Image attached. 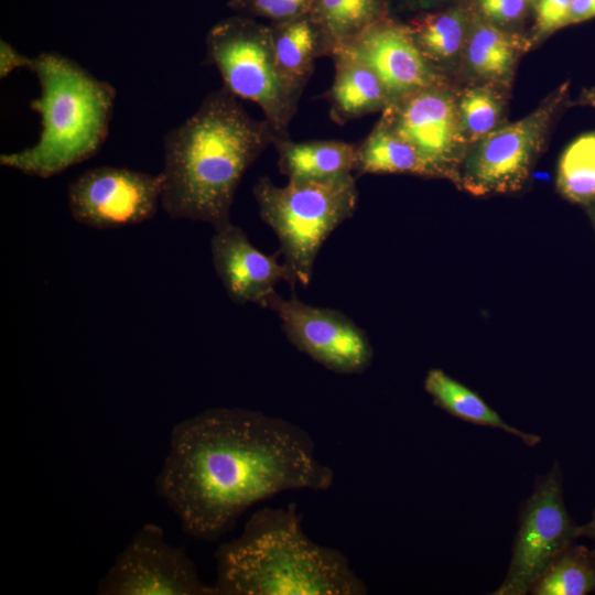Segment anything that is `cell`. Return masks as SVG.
Segmentation results:
<instances>
[{
	"instance_id": "cell-31",
	"label": "cell",
	"mask_w": 595,
	"mask_h": 595,
	"mask_svg": "<svg viewBox=\"0 0 595 595\" xmlns=\"http://www.w3.org/2000/svg\"><path fill=\"white\" fill-rule=\"evenodd\" d=\"M577 537L588 538L594 542L593 553L595 555V509L592 512L591 520L582 526H578Z\"/></svg>"
},
{
	"instance_id": "cell-2",
	"label": "cell",
	"mask_w": 595,
	"mask_h": 595,
	"mask_svg": "<svg viewBox=\"0 0 595 595\" xmlns=\"http://www.w3.org/2000/svg\"><path fill=\"white\" fill-rule=\"evenodd\" d=\"M275 140L268 121L252 118L226 88L209 93L163 137L162 209L214 229L229 224L242 176Z\"/></svg>"
},
{
	"instance_id": "cell-29",
	"label": "cell",
	"mask_w": 595,
	"mask_h": 595,
	"mask_svg": "<svg viewBox=\"0 0 595 595\" xmlns=\"http://www.w3.org/2000/svg\"><path fill=\"white\" fill-rule=\"evenodd\" d=\"M33 57L20 53L15 47L4 40L0 41V78L3 79L18 68L31 71Z\"/></svg>"
},
{
	"instance_id": "cell-4",
	"label": "cell",
	"mask_w": 595,
	"mask_h": 595,
	"mask_svg": "<svg viewBox=\"0 0 595 595\" xmlns=\"http://www.w3.org/2000/svg\"><path fill=\"white\" fill-rule=\"evenodd\" d=\"M40 86L30 108L41 119L37 141L2 153L0 164L23 174L50 178L93 158L105 143L117 91L76 61L57 52L33 57Z\"/></svg>"
},
{
	"instance_id": "cell-6",
	"label": "cell",
	"mask_w": 595,
	"mask_h": 595,
	"mask_svg": "<svg viewBox=\"0 0 595 595\" xmlns=\"http://www.w3.org/2000/svg\"><path fill=\"white\" fill-rule=\"evenodd\" d=\"M206 60L224 88L261 109L277 139L289 137L298 104L278 71L270 25L240 14L217 22L206 36Z\"/></svg>"
},
{
	"instance_id": "cell-30",
	"label": "cell",
	"mask_w": 595,
	"mask_h": 595,
	"mask_svg": "<svg viewBox=\"0 0 595 595\" xmlns=\"http://www.w3.org/2000/svg\"><path fill=\"white\" fill-rule=\"evenodd\" d=\"M595 18V0H573L569 25L588 21Z\"/></svg>"
},
{
	"instance_id": "cell-9",
	"label": "cell",
	"mask_w": 595,
	"mask_h": 595,
	"mask_svg": "<svg viewBox=\"0 0 595 595\" xmlns=\"http://www.w3.org/2000/svg\"><path fill=\"white\" fill-rule=\"evenodd\" d=\"M99 595H215L185 549L171 544L163 528L143 524L99 581Z\"/></svg>"
},
{
	"instance_id": "cell-11",
	"label": "cell",
	"mask_w": 595,
	"mask_h": 595,
	"mask_svg": "<svg viewBox=\"0 0 595 595\" xmlns=\"http://www.w3.org/2000/svg\"><path fill=\"white\" fill-rule=\"evenodd\" d=\"M163 177L121 166L84 171L67 188L74 220L95 229H115L150 220L161 206Z\"/></svg>"
},
{
	"instance_id": "cell-15",
	"label": "cell",
	"mask_w": 595,
	"mask_h": 595,
	"mask_svg": "<svg viewBox=\"0 0 595 595\" xmlns=\"http://www.w3.org/2000/svg\"><path fill=\"white\" fill-rule=\"evenodd\" d=\"M277 67L298 104L318 57L331 56L328 44L310 14L270 25Z\"/></svg>"
},
{
	"instance_id": "cell-25",
	"label": "cell",
	"mask_w": 595,
	"mask_h": 595,
	"mask_svg": "<svg viewBox=\"0 0 595 595\" xmlns=\"http://www.w3.org/2000/svg\"><path fill=\"white\" fill-rule=\"evenodd\" d=\"M457 109L467 143H475L500 127L501 98L489 85L464 89L457 98Z\"/></svg>"
},
{
	"instance_id": "cell-17",
	"label": "cell",
	"mask_w": 595,
	"mask_h": 595,
	"mask_svg": "<svg viewBox=\"0 0 595 595\" xmlns=\"http://www.w3.org/2000/svg\"><path fill=\"white\" fill-rule=\"evenodd\" d=\"M278 166L288 180H325L353 174L357 145L338 140L294 142L286 138L273 143Z\"/></svg>"
},
{
	"instance_id": "cell-34",
	"label": "cell",
	"mask_w": 595,
	"mask_h": 595,
	"mask_svg": "<svg viewBox=\"0 0 595 595\" xmlns=\"http://www.w3.org/2000/svg\"><path fill=\"white\" fill-rule=\"evenodd\" d=\"M411 1L418 2V3H428V2H430L432 0H411Z\"/></svg>"
},
{
	"instance_id": "cell-18",
	"label": "cell",
	"mask_w": 595,
	"mask_h": 595,
	"mask_svg": "<svg viewBox=\"0 0 595 595\" xmlns=\"http://www.w3.org/2000/svg\"><path fill=\"white\" fill-rule=\"evenodd\" d=\"M424 389L436 407L464 422L501 430L519 437L530 447L538 445L541 441L540 436L508 424L477 392L442 369L434 368L428 371Z\"/></svg>"
},
{
	"instance_id": "cell-32",
	"label": "cell",
	"mask_w": 595,
	"mask_h": 595,
	"mask_svg": "<svg viewBox=\"0 0 595 595\" xmlns=\"http://www.w3.org/2000/svg\"><path fill=\"white\" fill-rule=\"evenodd\" d=\"M580 102L583 105L591 106L595 109V87L585 89L581 94Z\"/></svg>"
},
{
	"instance_id": "cell-27",
	"label": "cell",
	"mask_w": 595,
	"mask_h": 595,
	"mask_svg": "<svg viewBox=\"0 0 595 595\" xmlns=\"http://www.w3.org/2000/svg\"><path fill=\"white\" fill-rule=\"evenodd\" d=\"M573 0H538L536 8L534 40L543 39L569 25Z\"/></svg>"
},
{
	"instance_id": "cell-33",
	"label": "cell",
	"mask_w": 595,
	"mask_h": 595,
	"mask_svg": "<svg viewBox=\"0 0 595 595\" xmlns=\"http://www.w3.org/2000/svg\"><path fill=\"white\" fill-rule=\"evenodd\" d=\"M586 208L588 209V214L593 220V224L595 226V202H593L592 204H589L588 206H586Z\"/></svg>"
},
{
	"instance_id": "cell-19",
	"label": "cell",
	"mask_w": 595,
	"mask_h": 595,
	"mask_svg": "<svg viewBox=\"0 0 595 595\" xmlns=\"http://www.w3.org/2000/svg\"><path fill=\"white\" fill-rule=\"evenodd\" d=\"M354 172L358 175L412 174L426 177L437 176L415 148L379 121L365 140L357 145Z\"/></svg>"
},
{
	"instance_id": "cell-8",
	"label": "cell",
	"mask_w": 595,
	"mask_h": 595,
	"mask_svg": "<svg viewBox=\"0 0 595 595\" xmlns=\"http://www.w3.org/2000/svg\"><path fill=\"white\" fill-rule=\"evenodd\" d=\"M562 482L558 463L536 480L531 496L520 508L506 577L491 594L530 593L549 564L578 538V524L564 502Z\"/></svg>"
},
{
	"instance_id": "cell-22",
	"label": "cell",
	"mask_w": 595,
	"mask_h": 595,
	"mask_svg": "<svg viewBox=\"0 0 595 595\" xmlns=\"http://www.w3.org/2000/svg\"><path fill=\"white\" fill-rule=\"evenodd\" d=\"M425 58L442 72L455 62L466 44V26L458 11L426 14L408 25Z\"/></svg>"
},
{
	"instance_id": "cell-13",
	"label": "cell",
	"mask_w": 595,
	"mask_h": 595,
	"mask_svg": "<svg viewBox=\"0 0 595 595\" xmlns=\"http://www.w3.org/2000/svg\"><path fill=\"white\" fill-rule=\"evenodd\" d=\"M336 51L368 66L382 83L390 102L419 89L446 85L444 74L425 58L409 28L388 19Z\"/></svg>"
},
{
	"instance_id": "cell-1",
	"label": "cell",
	"mask_w": 595,
	"mask_h": 595,
	"mask_svg": "<svg viewBox=\"0 0 595 595\" xmlns=\"http://www.w3.org/2000/svg\"><path fill=\"white\" fill-rule=\"evenodd\" d=\"M334 479L303 428L219 407L173 426L154 486L185 533L215 541L253 505L290 490L324 491Z\"/></svg>"
},
{
	"instance_id": "cell-26",
	"label": "cell",
	"mask_w": 595,
	"mask_h": 595,
	"mask_svg": "<svg viewBox=\"0 0 595 595\" xmlns=\"http://www.w3.org/2000/svg\"><path fill=\"white\" fill-rule=\"evenodd\" d=\"M314 0H230L228 6L245 17H258L281 23L310 12Z\"/></svg>"
},
{
	"instance_id": "cell-21",
	"label": "cell",
	"mask_w": 595,
	"mask_h": 595,
	"mask_svg": "<svg viewBox=\"0 0 595 595\" xmlns=\"http://www.w3.org/2000/svg\"><path fill=\"white\" fill-rule=\"evenodd\" d=\"M522 45L518 37L488 22L476 24L467 36L465 57L469 69L486 80L507 78Z\"/></svg>"
},
{
	"instance_id": "cell-16",
	"label": "cell",
	"mask_w": 595,
	"mask_h": 595,
	"mask_svg": "<svg viewBox=\"0 0 595 595\" xmlns=\"http://www.w3.org/2000/svg\"><path fill=\"white\" fill-rule=\"evenodd\" d=\"M331 58L335 76L326 98L332 119L338 125L382 111L390 97L378 76L359 60L336 51Z\"/></svg>"
},
{
	"instance_id": "cell-35",
	"label": "cell",
	"mask_w": 595,
	"mask_h": 595,
	"mask_svg": "<svg viewBox=\"0 0 595 595\" xmlns=\"http://www.w3.org/2000/svg\"><path fill=\"white\" fill-rule=\"evenodd\" d=\"M526 1H529V0H526Z\"/></svg>"
},
{
	"instance_id": "cell-24",
	"label": "cell",
	"mask_w": 595,
	"mask_h": 595,
	"mask_svg": "<svg viewBox=\"0 0 595 595\" xmlns=\"http://www.w3.org/2000/svg\"><path fill=\"white\" fill-rule=\"evenodd\" d=\"M556 188L569 202L584 207L595 202V131L575 138L562 152Z\"/></svg>"
},
{
	"instance_id": "cell-5",
	"label": "cell",
	"mask_w": 595,
	"mask_h": 595,
	"mask_svg": "<svg viewBox=\"0 0 595 595\" xmlns=\"http://www.w3.org/2000/svg\"><path fill=\"white\" fill-rule=\"evenodd\" d=\"M252 194L261 219L280 242L284 264L298 284L309 285L323 244L357 208L354 175L289 180L284 186L263 176L253 185Z\"/></svg>"
},
{
	"instance_id": "cell-28",
	"label": "cell",
	"mask_w": 595,
	"mask_h": 595,
	"mask_svg": "<svg viewBox=\"0 0 595 595\" xmlns=\"http://www.w3.org/2000/svg\"><path fill=\"white\" fill-rule=\"evenodd\" d=\"M526 0H478V6L486 18L507 23L518 20L526 10Z\"/></svg>"
},
{
	"instance_id": "cell-10",
	"label": "cell",
	"mask_w": 595,
	"mask_h": 595,
	"mask_svg": "<svg viewBox=\"0 0 595 595\" xmlns=\"http://www.w3.org/2000/svg\"><path fill=\"white\" fill-rule=\"evenodd\" d=\"M273 311L290 343L329 371L359 375L372 363L374 349L364 329L338 310L306 304L296 296L271 293L262 304Z\"/></svg>"
},
{
	"instance_id": "cell-20",
	"label": "cell",
	"mask_w": 595,
	"mask_h": 595,
	"mask_svg": "<svg viewBox=\"0 0 595 595\" xmlns=\"http://www.w3.org/2000/svg\"><path fill=\"white\" fill-rule=\"evenodd\" d=\"M383 12V0H314L309 14L325 37L332 56L386 19Z\"/></svg>"
},
{
	"instance_id": "cell-23",
	"label": "cell",
	"mask_w": 595,
	"mask_h": 595,
	"mask_svg": "<svg viewBox=\"0 0 595 595\" xmlns=\"http://www.w3.org/2000/svg\"><path fill=\"white\" fill-rule=\"evenodd\" d=\"M595 592V555L584 545H570L534 582L533 595H586Z\"/></svg>"
},
{
	"instance_id": "cell-7",
	"label": "cell",
	"mask_w": 595,
	"mask_h": 595,
	"mask_svg": "<svg viewBox=\"0 0 595 595\" xmlns=\"http://www.w3.org/2000/svg\"><path fill=\"white\" fill-rule=\"evenodd\" d=\"M567 95L569 84L564 83L532 112L475 142L459 170L463 187L476 196L519 191Z\"/></svg>"
},
{
	"instance_id": "cell-3",
	"label": "cell",
	"mask_w": 595,
	"mask_h": 595,
	"mask_svg": "<svg viewBox=\"0 0 595 595\" xmlns=\"http://www.w3.org/2000/svg\"><path fill=\"white\" fill-rule=\"evenodd\" d=\"M295 504L263 507L215 552V595H366L338 549L314 542Z\"/></svg>"
},
{
	"instance_id": "cell-12",
	"label": "cell",
	"mask_w": 595,
	"mask_h": 595,
	"mask_svg": "<svg viewBox=\"0 0 595 595\" xmlns=\"http://www.w3.org/2000/svg\"><path fill=\"white\" fill-rule=\"evenodd\" d=\"M379 122L415 148L437 176L455 172V161L467 142L457 98L446 85L419 89L390 102Z\"/></svg>"
},
{
	"instance_id": "cell-14",
	"label": "cell",
	"mask_w": 595,
	"mask_h": 595,
	"mask_svg": "<svg viewBox=\"0 0 595 595\" xmlns=\"http://www.w3.org/2000/svg\"><path fill=\"white\" fill-rule=\"evenodd\" d=\"M210 253L215 272L226 293L236 304L255 303L262 307L266 299L284 281L292 289L298 284L289 268L275 255H266L231 221L214 229Z\"/></svg>"
}]
</instances>
